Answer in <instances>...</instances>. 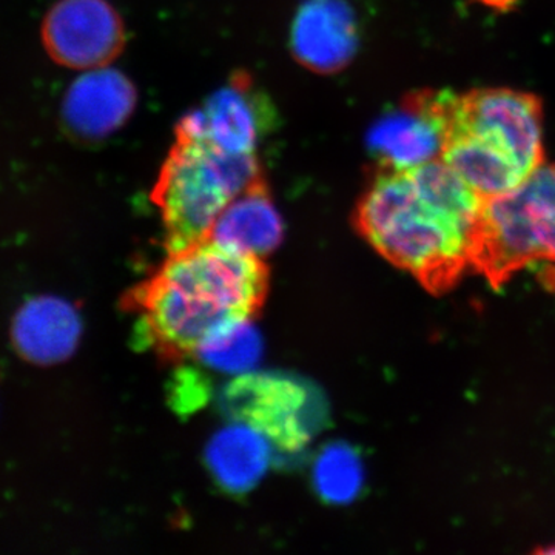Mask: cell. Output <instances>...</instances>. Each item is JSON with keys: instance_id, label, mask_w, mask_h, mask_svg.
I'll use <instances>...</instances> for the list:
<instances>
[{"instance_id": "obj_12", "label": "cell", "mask_w": 555, "mask_h": 555, "mask_svg": "<svg viewBox=\"0 0 555 555\" xmlns=\"http://www.w3.org/2000/svg\"><path fill=\"white\" fill-rule=\"evenodd\" d=\"M208 238L258 258L275 250L283 240V221L273 206L264 179L222 211Z\"/></svg>"}, {"instance_id": "obj_17", "label": "cell", "mask_w": 555, "mask_h": 555, "mask_svg": "<svg viewBox=\"0 0 555 555\" xmlns=\"http://www.w3.org/2000/svg\"><path fill=\"white\" fill-rule=\"evenodd\" d=\"M483 2L491 7H502V9H505L513 0H483Z\"/></svg>"}, {"instance_id": "obj_11", "label": "cell", "mask_w": 555, "mask_h": 555, "mask_svg": "<svg viewBox=\"0 0 555 555\" xmlns=\"http://www.w3.org/2000/svg\"><path fill=\"white\" fill-rule=\"evenodd\" d=\"M137 105V91L126 76L105 67L80 76L64 101V119L80 138L101 139L119 129Z\"/></svg>"}, {"instance_id": "obj_6", "label": "cell", "mask_w": 555, "mask_h": 555, "mask_svg": "<svg viewBox=\"0 0 555 555\" xmlns=\"http://www.w3.org/2000/svg\"><path fill=\"white\" fill-rule=\"evenodd\" d=\"M448 90L412 93L372 127L378 169L411 170L441 159L448 137Z\"/></svg>"}, {"instance_id": "obj_14", "label": "cell", "mask_w": 555, "mask_h": 555, "mask_svg": "<svg viewBox=\"0 0 555 555\" xmlns=\"http://www.w3.org/2000/svg\"><path fill=\"white\" fill-rule=\"evenodd\" d=\"M269 456L266 437L244 423L215 437L208 451V463L219 483L230 491H246L268 469Z\"/></svg>"}, {"instance_id": "obj_5", "label": "cell", "mask_w": 555, "mask_h": 555, "mask_svg": "<svg viewBox=\"0 0 555 555\" xmlns=\"http://www.w3.org/2000/svg\"><path fill=\"white\" fill-rule=\"evenodd\" d=\"M555 266V164L513 192L486 199L474 269L494 286L531 264Z\"/></svg>"}, {"instance_id": "obj_13", "label": "cell", "mask_w": 555, "mask_h": 555, "mask_svg": "<svg viewBox=\"0 0 555 555\" xmlns=\"http://www.w3.org/2000/svg\"><path fill=\"white\" fill-rule=\"evenodd\" d=\"M79 332V317L72 306L56 298H39L28 302L16 317L13 338L28 360L54 363L73 352Z\"/></svg>"}, {"instance_id": "obj_1", "label": "cell", "mask_w": 555, "mask_h": 555, "mask_svg": "<svg viewBox=\"0 0 555 555\" xmlns=\"http://www.w3.org/2000/svg\"><path fill=\"white\" fill-rule=\"evenodd\" d=\"M486 199L443 160L378 169L357 207V228L375 250L434 294L476 261Z\"/></svg>"}, {"instance_id": "obj_7", "label": "cell", "mask_w": 555, "mask_h": 555, "mask_svg": "<svg viewBox=\"0 0 555 555\" xmlns=\"http://www.w3.org/2000/svg\"><path fill=\"white\" fill-rule=\"evenodd\" d=\"M124 25L107 0H60L42 24V42L62 67H107L122 51Z\"/></svg>"}, {"instance_id": "obj_15", "label": "cell", "mask_w": 555, "mask_h": 555, "mask_svg": "<svg viewBox=\"0 0 555 555\" xmlns=\"http://www.w3.org/2000/svg\"><path fill=\"white\" fill-rule=\"evenodd\" d=\"M195 356L219 371H246L259 357V338L250 320L219 328L199 346Z\"/></svg>"}, {"instance_id": "obj_16", "label": "cell", "mask_w": 555, "mask_h": 555, "mask_svg": "<svg viewBox=\"0 0 555 555\" xmlns=\"http://www.w3.org/2000/svg\"><path fill=\"white\" fill-rule=\"evenodd\" d=\"M315 481L318 491L331 502H350L363 485V467L350 449L331 448L318 460Z\"/></svg>"}, {"instance_id": "obj_10", "label": "cell", "mask_w": 555, "mask_h": 555, "mask_svg": "<svg viewBox=\"0 0 555 555\" xmlns=\"http://www.w3.org/2000/svg\"><path fill=\"white\" fill-rule=\"evenodd\" d=\"M357 25L343 0H309L292 28V50L302 65L317 73L345 68L357 49Z\"/></svg>"}, {"instance_id": "obj_4", "label": "cell", "mask_w": 555, "mask_h": 555, "mask_svg": "<svg viewBox=\"0 0 555 555\" xmlns=\"http://www.w3.org/2000/svg\"><path fill=\"white\" fill-rule=\"evenodd\" d=\"M259 181L257 155L230 152L179 124L152 193L169 251L207 240L222 211Z\"/></svg>"}, {"instance_id": "obj_2", "label": "cell", "mask_w": 555, "mask_h": 555, "mask_svg": "<svg viewBox=\"0 0 555 555\" xmlns=\"http://www.w3.org/2000/svg\"><path fill=\"white\" fill-rule=\"evenodd\" d=\"M262 258L207 238L169 251L160 268L127 295L139 337L160 358L193 357L219 328L251 320L264 305Z\"/></svg>"}, {"instance_id": "obj_9", "label": "cell", "mask_w": 555, "mask_h": 555, "mask_svg": "<svg viewBox=\"0 0 555 555\" xmlns=\"http://www.w3.org/2000/svg\"><path fill=\"white\" fill-rule=\"evenodd\" d=\"M179 124L230 152L257 155L259 139L270 124L269 108L250 80L236 76Z\"/></svg>"}, {"instance_id": "obj_3", "label": "cell", "mask_w": 555, "mask_h": 555, "mask_svg": "<svg viewBox=\"0 0 555 555\" xmlns=\"http://www.w3.org/2000/svg\"><path fill=\"white\" fill-rule=\"evenodd\" d=\"M441 160L485 199L513 192L545 164L542 102L511 89L449 91Z\"/></svg>"}, {"instance_id": "obj_8", "label": "cell", "mask_w": 555, "mask_h": 555, "mask_svg": "<svg viewBox=\"0 0 555 555\" xmlns=\"http://www.w3.org/2000/svg\"><path fill=\"white\" fill-rule=\"evenodd\" d=\"M308 397L292 383L246 377L229 390V408L281 451L298 452L309 440L305 411Z\"/></svg>"}]
</instances>
